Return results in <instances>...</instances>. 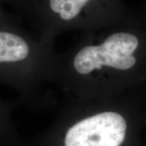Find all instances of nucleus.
Wrapping results in <instances>:
<instances>
[{"label": "nucleus", "instance_id": "nucleus-1", "mask_svg": "<svg viewBox=\"0 0 146 146\" xmlns=\"http://www.w3.org/2000/svg\"><path fill=\"white\" fill-rule=\"evenodd\" d=\"M141 30L119 27L84 33L58 52L55 86L65 98L109 99L137 92L146 76Z\"/></svg>", "mask_w": 146, "mask_h": 146}, {"label": "nucleus", "instance_id": "nucleus-2", "mask_svg": "<svg viewBox=\"0 0 146 146\" xmlns=\"http://www.w3.org/2000/svg\"><path fill=\"white\" fill-rule=\"evenodd\" d=\"M58 52L54 44L17 29L0 30V82L18 94L19 102L33 110L54 104L50 87L55 86Z\"/></svg>", "mask_w": 146, "mask_h": 146}, {"label": "nucleus", "instance_id": "nucleus-3", "mask_svg": "<svg viewBox=\"0 0 146 146\" xmlns=\"http://www.w3.org/2000/svg\"><path fill=\"white\" fill-rule=\"evenodd\" d=\"M97 0H47V19L40 37L54 44L58 33L71 28H80L85 32L84 14L89 16L92 33L100 28L89 7Z\"/></svg>", "mask_w": 146, "mask_h": 146}]
</instances>
